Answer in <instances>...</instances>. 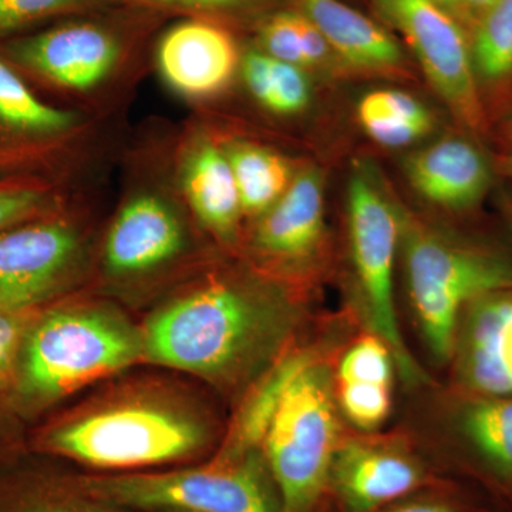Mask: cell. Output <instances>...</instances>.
<instances>
[{
    "instance_id": "cell-34",
    "label": "cell",
    "mask_w": 512,
    "mask_h": 512,
    "mask_svg": "<svg viewBox=\"0 0 512 512\" xmlns=\"http://www.w3.org/2000/svg\"><path fill=\"white\" fill-rule=\"evenodd\" d=\"M497 0H461V5L466 6L470 12L477 13L478 16L483 15L485 10L493 6Z\"/></svg>"
},
{
    "instance_id": "cell-16",
    "label": "cell",
    "mask_w": 512,
    "mask_h": 512,
    "mask_svg": "<svg viewBox=\"0 0 512 512\" xmlns=\"http://www.w3.org/2000/svg\"><path fill=\"white\" fill-rule=\"evenodd\" d=\"M410 185L443 210L466 211L480 204L493 184L483 151L461 137H448L416 151L404 163Z\"/></svg>"
},
{
    "instance_id": "cell-14",
    "label": "cell",
    "mask_w": 512,
    "mask_h": 512,
    "mask_svg": "<svg viewBox=\"0 0 512 512\" xmlns=\"http://www.w3.org/2000/svg\"><path fill=\"white\" fill-rule=\"evenodd\" d=\"M423 480V468L409 451L362 439L340 443L329 484L349 512H373L412 493Z\"/></svg>"
},
{
    "instance_id": "cell-13",
    "label": "cell",
    "mask_w": 512,
    "mask_h": 512,
    "mask_svg": "<svg viewBox=\"0 0 512 512\" xmlns=\"http://www.w3.org/2000/svg\"><path fill=\"white\" fill-rule=\"evenodd\" d=\"M451 359L467 394L512 397V289L488 293L467 306Z\"/></svg>"
},
{
    "instance_id": "cell-23",
    "label": "cell",
    "mask_w": 512,
    "mask_h": 512,
    "mask_svg": "<svg viewBox=\"0 0 512 512\" xmlns=\"http://www.w3.org/2000/svg\"><path fill=\"white\" fill-rule=\"evenodd\" d=\"M237 183L242 211L261 217L291 185V164L281 154L251 143H235L224 148Z\"/></svg>"
},
{
    "instance_id": "cell-4",
    "label": "cell",
    "mask_w": 512,
    "mask_h": 512,
    "mask_svg": "<svg viewBox=\"0 0 512 512\" xmlns=\"http://www.w3.org/2000/svg\"><path fill=\"white\" fill-rule=\"evenodd\" d=\"M340 443L332 375L316 359L289 384L261 447L281 512L315 510Z\"/></svg>"
},
{
    "instance_id": "cell-8",
    "label": "cell",
    "mask_w": 512,
    "mask_h": 512,
    "mask_svg": "<svg viewBox=\"0 0 512 512\" xmlns=\"http://www.w3.org/2000/svg\"><path fill=\"white\" fill-rule=\"evenodd\" d=\"M384 18L412 47L431 86L464 126L483 131L478 77L463 30L437 0H377Z\"/></svg>"
},
{
    "instance_id": "cell-17",
    "label": "cell",
    "mask_w": 512,
    "mask_h": 512,
    "mask_svg": "<svg viewBox=\"0 0 512 512\" xmlns=\"http://www.w3.org/2000/svg\"><path fill=\"white\" fill-rule=\"evenodd\" d=\"M325 235V187L318 170L295 175L285 194L259 217L254 247L265 258L298 264L318 252Z\"/></svg>"
},
{
    "instance_id": "cell-33",
    "label": "cell",
    "mask_w": 512,
    "mask_h": 512,
    "mask_svg": "<svg viewBox=\"0 0 512 512\" xmlns=\"http://www.w3.org/2000/svg\"><path fill=\"white\" fill-rule=\"evenodd\" d=\"M389 512H471L457 504L446 503V501H416L399 505Z\"/></svg>"
},
{
    "instance_id": "cell-25",
    "label": "cell",
    "mask_w": 512,
    "mask_h": 512,
    "mask_svg": "<svg viewBox=\"0 0 512 512\" xmlns=\"http://www.w3.org/2000/svg\"><path fill=\"white\" fill-rule=\"evenodd\" d=\"M0 512H124L84 494L73 481L42 474H18L0 480Z\"/></svg>"
},
{
    "instance_id": "cell-22",
    "label": "cell",
    "mask_w": 512,
    "mask_h": 512,
    "mask_svg": "<svg viewBox=\"0 0 512 512\" xmlns=\"http://www.w3.org/2000/svg\"><path fill=\"white\" fill-rule=\"evenodd\" d=\"M313 360H316V356L311 350H296L275 360L242 404L227 443L215 460L234 461L261 451L266 431L289 384Z\"/></svg>"
},
{
    "instance_id": "cell-28",
    "label": "cell",
    "mask_w": 512,
    "mask_h": 512,
    "mask_svg": "<svg viewBox=\"0 0 512 512\" xmlns=\"http://www.w3.org/2000/svg\"><path fill=\"white\" fill-rule=\"evenodd\" d=\"M59 210L55 185L35 174L0 177V232Z\"/></svg>"
},
{
    "instance_id": "cell-15",
    "label": "cell",
    "mask_w": 512,
    "mask_h": 512,
    "mask_svg": "<svg viewBox=\"0 0 512 512\" xmlns=\"http://www.w3.org/2000/svg\"><path fill=\"white\" fill-rule=\"evenodd\" d=\"M158 69L175 92L208 99L227 89L238 69L234 39L224 29L190 20L165 33L158 45Z\"/></svg>"
},
{
    "instance_id": "cell-37",
    "label": "cell",
    "mask_w": 512,
    "mask_h": 512,
    "mask_svg": "<svg viewBox=\"0 0 512 512\" xmlns=\"http://www.w3.org/2000/svg\"><path fill=\"white\" fill-rule=\"evenodd\" d=\"M443 8L454 9L461 5V0H437Z\"/></svg>"
},
{
    "instance_id": "cell-2",
    "label": "cell",
    "mask_w": 512,
    "mask_h": 512,
    "mask_svg": "<svg viewBox=\"0 0 512 512\" xmlns=\"http://www.w3.org/2000/svg\"><path fill=\"white\" fill-rule=\"evenodd\" d=\"M143 336L101 309L60 306L33 313L23 336L12 403L33 413L143 355Z\"/></svg>"
},
{
    "instance_id": "cell-32",
    "label": "cell",
    "mask_w": 512,
    "mask_h": 512,
    "mask_svg": "<svg viewBox=\"0 0 512 512\" xmlns=\"http://www.w3.org/2000/svg\"><path fill=\"white\" fill-rule=\"evenodd\" d=\"M174 8L202 10V12H227L248 5L252 0H148Z\"/></svg>"
},
{
    "instance_id": "cell-24",
    "label": "cell",
    "mask_w": 512,
    "mask_h": 512,
    "mask_svg": "<svg viewBox=\"0 0 512 512\" xmlns=\"http://www.w3.org/2000/svg\"><path fill=\"white\" fill-rule=\"evenodd\" d=\"M357 119L367 136L383 147L400 148L416 143L433 128V117L412 94L376 90L357 106Z\"/></svg>"
},
{
    "instance_id": "cell-10",
    "label": "cell",
    "mask_w": 512,
    "mask_h": 512,
    "mask_svg": "<svg viewBox=\"0 0 512 512\" xmlns=\"http://www.w3.org/2000/svg\"><path fill=\"white\" fill-rule=\"evenodd\" d=\"M0 52L22 74L66 92L99 89L120 60L117 37L96 23L73 22L13 36L0 43Z\"/></svg>"
},
{
    "instance_id": "cell-30",
    "label": "cell",
    "mask_w": 512,
    "mask_h": 512,
    "mask_svg": "<svg viewBox=\"0 0 512 512\" xmlns=\"http://www.w3.org/2000/svg\"><path fill=\"white\" fill-rule=\"evenodd\" d=\"M266 55L305 69L298 13H281L265 23L261 32Z\"/></svg>"
},
{
    "instance_id": "cell-6",
    "label": "cell",
    "mask_w": 512,
    "mask_h": 512,
    "mask_svg": "<svg viewBox=\"0 0 512 512\" xmlns=\"http://www.w3.org/2000/svg\"><path fill=\"white\" fill-rule=\"evenodd\" d=\"M205 431L187 414L153 404L111 407L52 427L37 450L97 468H140L173 463L200 450Z\"/></svg>"
},
{
    "instance_id": "cell-39",
    "label": "cell",
    "mask_w": 512,
    "mask_h": 512,
    "mask_svg": "<svg viewBox=\"0 0 512 512\" xmlns=\"http://www.w3.org/2000/svg\"><path fill=\"white\" fill-rule=\"evenodd\" d=\"M167 512H180V511H167Z\"/></svg>"
},
{
    "instance_id": "cell-27",
    "label": "cell",
    "mask_w": 512,
    "mask_h": 512,
    "mask_svg": "<svg viewBox=\"0 0 512 512\" xmlns=\"http://www.w3.org/2000/svg\"><path fill=\"white\" fill-rule=\"evenodd\" d=\"M478 79L497 83L512 74V0H497L478 20L470 45Z\"/></svg>"
},
{
    "instance_id": "cell-18",
    "label": "cell",
    "mask_w": 512,
    "mask_h": 512,
    "mask_svg": "<svg viewBox=\"0 0 512 512\" xmlns=\"http://www.w3.org/2000/svg\"><path fill=\"white\" fill-rule=\"evenodd\" d=\"M180 184L198 221L217 237L234 238L244 211L224 148L207 137L192 140L181 158Z\"/></svg>"
},
{
    "instance_id": "cell-7",
    "label": "cell",
    "mask_w": 512,
    "mask_h": 512,
    "mask_svg": "<svg viewBox=\"0 0 512 512\" xmlns=\"http://www.w3.org/2000/svg\"><path fill=\"white\" fill-rule=\"evenodd\" d=\"M348 220L357 288L372 333L392 350L404 379L423 380L404 343L394 305V265L402 245L403 215L366 164L357 165L349 180Z\"/></svg>"
},
{
    "instance_id": "cell-36",
    "label": "cell",
    "mask_w": 512,
    "mask_h": 512,
    "mask_svg": "<svg viewBox=\"0 0 512 512\" xmlns=\"http://www.w3.org/2000/svg\"><path fill=\"white\" fill-rule=\"evenodd\" d=\"M501 168L508 177L512 178V153L510 156H507L503 160V164H501Z\"/></svg>"
},
{
    "instance_id": "cell-5",
    "label": "cell",
    "mask_w": 512,
    "mask_h": 512,
    "mask_svg": "<svg viewBox=\"0 0 512 512\" xmlns=\"http://www.w3.org/2000/svg\"><path fill=\"white\" fill-rule=\"evenodd\" d=\"M79 490L116 507L180 512H281L278 493L264 457L165 473L83 477Z\"/></svg>"
},
{
    "instance_id": "cell-12",
    "label": "cell",
    "mask_w": 512,
    "mask_h": 512,
    "mask_svg": "<svg viewBox=\"0 0 512 512\" xmlns=\"http://www.w3.org/2000/svg\"><path fill=\"white\" fill-rule=\"evenodd\" d=\"M187 244L177 208L163 191L140 188L131 192L114 217L104 265L111 275L133 278L170 264Z\"/></svg>"
},
{
    "instance_id": "cell-19",
    "label": "cell",
    "mask_w": 512,
    "mask_h": 512,
    "mask_svg": "<svg viewBox=\"0 0 512 512\" xmlns=\"http://www.w3.org/2000/svg\"><path fill=\"white\" fill-rule=\"evenodd\" d=\"M393 352L375 333L353 343L340 360L333 387L343 414L362 430L379 427L392 410Z\"/></svg>"
},
{
    "instance_id": "cell-21",
    "label": "cell",
    "mask_w": 512,
    "mask_h": 512,
    "mask_svg": "<svg viewBox=\"0 0 512 512\" xmlns=\"http://www.w3.org/2000/svg\"><path fill=\"white\" fill-rule=\"evenodd\" d=\"M456 427L477 470L512 493V397L468 394L458 409Z\"/></svg>"
},
{
    "instance_id": "cell-26",
    "label": "cell",
    "mask_w": 512,
    "mask_h": 512,
    "mask_svg": "<svg viewBox=\"0 0 512 512\" xmlns=\"http://www.w3.org/2000/svg\"><path fill=\"white\" fill-rule=\"evenodd\" d=\"M248 92L262 107L282 116L301 113L312 90L302 67L276 60L265 52H249L241 63Z\"/></svg>"
},
{
    "instance_id": "cell-35",
    "label": "cell",
    "mask_w": 512,
    "mask_h": 512,
    "mask_svg": "<svg viewBox=\"0 0 512 512\" xmlns=\"http://www.w3.org/2000/svg\"><path fill=\"white\" fill-rule=\"evenodd\" d=\"M505 215H507L508 224H510L512 231V195L505 197L504 200Z\"/></svg>"
},
{
    "instance_id": "cell-11",
    "label": "cell",
    "mask_w": 512,
    "mask_h": 512,
    "mask_svg": "<svg viewBox=\"0 0 512 512\" xmlns=\"http://www.w3.org/2000/svg\"><path fill=\"white\" fill-rule=\"evenodd\" d=\"M79 126L74 111L40 99L0 52V173L32 174Z\"/></svg>"
},
{
    "instance_id": "cell-38",
    "label": "cell",
    "mask_w": 512,
    "mask_h": 512,
    "mask_svg": "<svg viewBox=\"0 0 512 512\" xmlns=\"http://www.w3.org/2000/svg\"><path fill=\"white\" fill-rule=\"evenodd\" d=\"M505 137H507V140L510 141L512 146V116L510 120L507 121V124H505Z\"/></svg>"
},
{
    "instance_id": "cell-20",
    "label": "cell",
    "mask_w": 512,
    "mask_h": 512,
    "mask_svg": "<svg viewBox=\"0 0 512 512\" xmlns=\"http://www.w3.org/2000/svg\"><path fill=\"white\" fill-rule=\"evenodd\" d=\"M302 13L350 66L372 72L399 69L403 53L396 40L372 19L340 0H299Z\"/></svg>"
},
{
    "instance_id": "cell-9",
    "label": "cell",
    "mask_w": 512,
    "mask_h": 512,
    "mask_svg": "<svg viewBox=\"0 0 512 512\" xmlns=\"http://www.w3.org/2000/svg\"><path fill=\"white\" fill-rule=\"evenodd\" d=\"M82 258V238L57 212L0 232V309L30 313L66 288Z\"/></svg>"
},
{
    "instance_id": "cell-3",
    "label": "cell",
    "mask_w": 512,
    "mask_h": 512,
    "mask_svg": "<svg viewBox=\"0 0 512 512\" xmlns=\"http://www.w3.org/2000/svg\"><path fill=\"white\" fill-rule=\"evenodd\" d=\"M402 248L421 335L434 357L447 362L467 306L488 293L512 289V261L493 249L444 237L404 215Z\"/></svg>"
},
{
    "instance_id": "cell-1",
    "label": "cell",
    "mask_w": 512,
    "mask_h": 512,
    "mask_svg": "<svg viewBox=\"0 0 512 512\" xmlns=\"http://www.w3.org/2000/svg\"><path fill=\"white\" fill-rule=\"evenodd\" d=\"M295 323V306L281 293L215 279L158 309L141 336L158 365L235 383L274 359Z\"/></svg>"
},
{
    "instance_id": "cell-29",
    "label": "cell",
    "mask_w": 512,
    "mask_h": 512,
    "mask_svg": "<svg viewBox=\"0 0 512 512\" xmlns=\"http://www.w3.org/2000/svg\"><path fill=\"white\" fill-rule=\"evenodd\" d=\"M104 0H0V37L18 35L22 30L57 16L100 8Z\"/></svg>"
},
{
    "instance_id": "cell-31",
    "label": "cell",
    "mask_w": 512,
    "mask_h": 512,
    "mask_svg": "<svg viewBox=\"0 0 512 512\" xmlns=\"http://www.w3.org/2000/svg\"><path fill=\"white\" fill-rule=\"evenodd\" d=\"M33 313H18L0 309V393L8 390L12 397L16 365L23 336Z\"/></svg>"
}]
</instances>
